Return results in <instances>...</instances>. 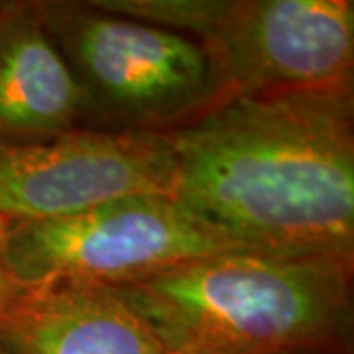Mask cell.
<instances>
[{
    "label": "cell",
    "mask_w": 354,
    "mask_h": 354,
    "mask_svg": "<svg viewBox=\"0 0 354 354\" xmlns=\"http://www.w3.org/2000/svg\"><path fill=\"white\" fill-rule=\"evenodd\" d=\"M167 134L77 128L38 142H0V218L50 221L134 195H171Z\"/></svg>",
    "instance_id": "8992f818"
},
{
    "label": "cell",
    "mask_w": 354,
    "mask_h": 354,
    "mask_svg": "<svg viewBox=\"0 0 354 354\" xmlns=\"http://www.w3.org/2000/svg\"><path fill=\"white\" fill-rule=\"evenodd\" d=\"M201 44L225 101L353 83V0H91Z\"/></svg>",
    "instance_id": "277c9868"
},
{
    "label": "cell",
    "mask_w": 354,
    "mask_h": 354,
    "mask_svg": "<svg viewBox=\"0 0 354 354\" xmlns=\"http://www.w3.org/2000/svg\"><path fill=\"white\" fill-rule=\"evenodd\" d=\"M353 270L354 258L246 250L109 288L167 354H353Z\"/></svg>",
    "instance_id": "7a4b0ae2"
},
{
    "label": "cell",
    "mask_w": 354,
    "mask_h": 354,
    "mask_svg": "<svg viewBox=\"0 0 354 354\" xmlns=\"http://www.w3.org/2000/svg\"><path fill=\"white\" fill-rule=\"evenodd\" d=\"M246 250L252 248L171 195H134L64 218L4 223L2 264L18 290L59 279L113 286L197 258Z\"/></svg>",
    "instance_id": "5b68a950"
},
{
    "label": "cell",
    "mask_w": 354,
    "mask_h": 354,
    "mask_svg": "<svg viewBox=\"0 0 354 354\" xmlns=\"http://www.w3.org/2000/svg\"><path fill=\"white\" fill-rule=\"evenodd\" d=\"M81 91L36 2H0V142L77 130Z\"/></svg>",
    "instance_id": "ba28073f"
},
{
    "label": "cell",
    "mask_w": 354,
    "mask_h": 354,
    "mask_svg": "<svg viewBox=\"0 0 354 354\" xmlns=\"http://www.w3.org/2000/svg\"><path fill=\"white\" fill-rule=\"evenodd\" d=\"M41 22L81 91V124L165 134L225 101L201 44L91 0H44Z\"/></svg>",
    "instance_id": "3957f363"
},
{
    "label": "cell",
    "mask_w": 354,
    "mask_h": 354,
    "mask_svg": "<svg viewBox=\"0 0 354 354\" xmlns=\"http://www.w3.org/2000/svg\"><path fill=\"white\" fill-rule=\"evenodd\" d=\"M2 242H4V221L0 218V315L6 309V305L10 304V299L20 291L6 276V270L2 264Z\"/></svg>",
    "instance_id": "9c48e42d"
},
{
    "label": "cell",
    "mask_w": 354,
    "mask_h": 354,
    "mask_svg": "<svg viewBox=\"0 0 354 354\" xmlns=\"http://www.w3.org/2000/svg\"><path fill=\"white\" fill-rule=\"evenodd\" d=\"M165 134L199 218L258 252L354 258L353 83L234 97Z\"/></svg>",
    "instance_id": "6da1fadb"
},
{
    "label": "cell",
    "mask_w": 354,
    "mask_h": 354,
    "mask_svg": "<svg viewBox=\"0 0 354 354\" xmlns=\"http://www.w3.org/2000/svg\"><path fill=\"white\" fill-rule=\"evenodd\" d=\"M0 354H167L114 291L87 279L20 290L0 315Z\"/></svg>",
    "instance_id": "52a82bcc"
}]
</instances>
